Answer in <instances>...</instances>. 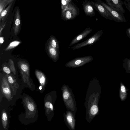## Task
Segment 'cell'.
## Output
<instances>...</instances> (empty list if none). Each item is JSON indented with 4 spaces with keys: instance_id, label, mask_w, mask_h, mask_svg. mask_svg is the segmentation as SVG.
<instances>
[{
    "instance_id": "1",
    "label": "cell",
    "mask_w": 130,
    "mask_h": 130,
    "mask_svg": "<svg viewBox=\"0 0 130 130\" xmlns=\"http://www.w3.org/2000/svg\"><path fill=\"white\" fill-rule=\"evenodd\" d=\"M93 58L91 56H86L76 58L67 62L65 66L68 68H75L83 66L91 62Z\"/></svg>"
},
{
    "instance_id": "2",
    "label": "cell",
    "mask_w": 130,
    "mask_h": 130,
    "mask_svg": "<svg viewBox=\"0 0 130 130\" xmlns=\"http://www.w3.org/2000/svg\"><path fill=\"white\" fill-rule=\"evenodd\" d=\"M103 33L102 30L99 31L86 40L73 46L72 48L73 50H75L86 46L92 45L99 40Z\"/></svg>"
},
{
    "instance_id": "3",
    "label": "cell",
    "mask_w": 130,
    "mask_h": 130,
    "mask_svg": "<svg viewBox=\"0 0 130 130\" xmlns=\"http://www.w3.org/2000/svg\"><path fill=\"white\" fill-rule=\"evenodd\" d=\"M79 13L78 8L71 2L69 4L68 9L61 17L62 19L65 21L71 20L74 19Z\"/></svg>"
},
{
    "instance_id": "4",
    "label": "cell",
    "mask_w": 130,
    "mask_h": 130,
    "mask_svg": "<svg viewBox=\"0 0 130 130\" xmlns=\"http://www.w3.org/2000/svg\"><path fill=\"white\" fill-rule=\"evenodd\" d=\"M13 19L12 28L15 35H17L21 26V19L20 9L18 6L15 7Z\"/></svg>"
},
{
    "instance_id": "5",
    "label": "cell",
    "mask_w": 130,
    "mask_h": 130,
    "mask_svg": "<svg viewBox=\"0 0 130 130\" xmlns=\"http://www.w3.org/2000/svg\"><path fill=\"white\" fill-rule=\"evenodd\" d=\"M94 9L97 10L103 17L107 19L113 20V19L109 12L98 1L90 2Z\"/></svg>"
},
{
    "instance_id": "6",
    "label": "cell",
    "mask_w": 130,
    "mask_h": 130,
    "mask_svg": "<svg viewBox=\"0 0 130 130\" xmlns=\"http://www.w3.org/2000/svg\"><path fill=\"white\" fill-rule=\"evenodd\" d=\"M98 1L112 15L114 21L119 22H125L126 21L124 16L121 14L116 10L113 9L107 4L102 2L101 0Z\"/></svg>"
},
{
    "instance_id": "7",
    "label": "cell",
    "mask_w": 130,
    "mask_h": 130,
    "mask_svg": "<svg viewBox=\"0 0 130 130\" xmlns=\"http://www.w3.org/2000/svg\"><path fill=\"white\" fill-rule=\"evenodd\" d=\"M111 7L116 10L121 14L123 15L125 11L123 7V2L122 0H104Z\"/></svg>"
},
{
    "instance_id": "8",
    "label": "cell",
    "mask_w": 130,
    "mask_h": 130,
    "mask_svg": "<svg viewBox=\"0 0 130 130\" xmlns=\"http://www.w3.org/2000/svg\"><path fill=\"white\" fill-rule=\"evenodd\" d=\"M17 0H15L8 5V6L0 13L1 23L4 22L9 15L12 13L15 3Z\"/></svg>"
},
{
    "instance_id": "9",
    "label": "cell",
    "mask_w": 130,
    "mask_h": 130,
    "mask_svg": "<svg viewBox=\"0 0 130 130\" xmlns=\"http://www.w3.org/2000/svg\"><path fill=\"white\" fill-rule=\"evenodd\" d=\"M93 29L90 27L86 28L81 33L76 36L72 40L70 43L69 47L72 46L77 43L86 37L92 31Z\"/></svg>"
},
{
    "instance_id": "10",
    "label": "cell",
    "mask_w": 130,
    "mask_h": 130,
    "mask_svg": "<svg viewBox=\"0 0 130 130\" xmlns=\"http://www.w3.org/2000/svg\"><path fill=\"white\" fill-rule=\"evenodd\" d=\"M82 5L84 13L87 16L91 17L95 16V11L90 1H83Z\"/></svg>"
},
{
    "instance_id": "11",
    "label": "cell",
    "mask_w": 130,
    "mask_h": 130,
    "mask_svg": "<svg viewBox=\"0 0 130 130\" xmlns=\"http://www.w3.org/2000/svg\"><path fill=\"white\" fill-rule=\"evenodd\" d=\"M47 51L51 58L54 61L56 62L59 58V51L49 45L47 47Z\"/></svg>"
},
{
    "instance_id": "12",
    "label": "cell",
    "mask_w": 130,
    "mask_h": 130,
    "mask_svg": "<svg viewBox=\"0 0 130 130\" xmlns=\"http://www.w3.org/2000/svg\"><path fill=\"white\" fill-rule=\"evenodd\" d=\"M128 89L125 85L121 82L119 90V95L120 99L122 101H125L126 99Z\"/></svg>"
},
{
    "instance_id": "13",
    "label": "cell",
    "mask_w": 130,
    "mask_h": 130,
    "mask_svg": "<svg viewBox=\"0 0 130 130\" xmlns=\"http://www.w3.org/2000/svg\"><path fill=\"white\" fill-rule=\"evenodd\" d=\"M18 63L22 72L28 75L29 66L28 64L25 61H19Z\"/></svg>"
},
{
    "instance_id": "14",
    "label": "cell",
    "mask_w": 130,
    "mask_h": 130,
    "mask_svg": "<svg viewBox=\"0 0 130 130\" xmlns=\"http://www.w3.org/2000/svg\"><path fill=\"white\" fill-rule=\"evenodd\" d=\"M48 45L52 47L59 51V42L55 37L52 36L51 37L49 41Z\"/></svg>"
},
{
    "instance_id": "15",
    "label": "cell",
    "mask_w": 130,
    "mask_h": 130,
    "mask_svg": "<svg viewBox=\"0 0 130 130\" xmlns=\"http://www.w3.org/2000/svg\"><path fill=\"white\" fill-rule=\"evenodd\" d=\"M72 0H60L61 3V17L68 9L69 5Z\"/></svg>"
},
{
    "instance_id": "16",
    "label": "cell",
    "mask_w": 130,
    "mask_h": 130,
    "mask_svg": "<svg viewBox=\"0 0 130 130\" xmlns=\"http://www.w3.org/2000/svg\"><path fill=\"white\" fill-rule=\"evenodd\" d=\"M35 72L36 76L40 83L42 85H44L45 81V78L44 75L41 72L37 70H36Z\"/></svg>"
},
{
    "instance_id": "17",
    "label": "cell",
    "mask_w": 130,
    "mask_h": 130,
    "mask_svg": "<svg viewBox=\"0 0 130 130\" xmlns=\"http://www.w3.org/2000/svg\"><path fill=\"white\" fill-rule=\"evenodd\" d=\"M21 43V42L18 41H14L10 43L8 46L5 49V51L10 50L19 45Z\"/></svg>"
},
{
    "instance_id": "18",
    "label": "cell",
    "mask_w": 130,
    "mask_h": 130,
    "mask_svg": "<svg viewBox=\"0 0 130 130\" xmlns=\"http://www.w3.org/2000/svg\"><path fill=\"white\" fill-rule=\"evenodd\" d=\"M98 111V108L97 106L96 105H93L90 109V113L93 115L96 114Z\"/></svg>"
},
{
    "instance_id": "19",
    "label": "cell",
    "mask_w": 130,
    "mask_h": 130,
    "mask_svg": "<svg viewBox=\"0 0 130 130\" xmlns=\"http://www.w3.org/2000/svg\"><path fill=\"white\" fill-rule=\"evenodd\" d=\"M9 65L11 70L14 74H16V70L13 61L11 59H9Z\"/></svg>"
},
{
    "instance_id": "20",
    "label": "cell",
    "mask_w": 130,
    "mask_h": 130,
    "mask_svg": "<svg viewBox=\"0 0 130 130\" xmlns=\"http://www.w3.org/2000/svg\"><path fill=\"white\" fill-rule=\"evenodd\" d=\"M6 6L5 2L2 0H0V13L6 8Z\"/></svg>"
},
{
    "instance_id": "21",
    "label": "cell",
    "mask_w": 130,
    "mask_h": 130,
    "mask_svg": "<svg viewBox=\"0 0 130 130\" xmlns=\"http://www.w3.org/2000/svg\"><path fill=\"white\" fill-rule=\"evenodd\" d=\"M123 2L126 8L130 11V0H124Z\"/></svg>"
},
{
    "instance_id": "22",
    "label": "cell",
    "mask_w": 130,
    "mask_h": 130,
    "mask_svg": "<svg viewBox=\"0 0 130 130\" xmlns=\"http://www.w3.org/2000/svg\"><path fill=\"white\" fill-rule=\"evenodd\" d=\"M3 91L4 93L6 94H10L11 93L10 89L7 87L4 88L3 89Z\"/></svg>"
},
{
    "instance_id": "23",
    "label": "cell",
    "mask_w": 130,
    "mask_h": 130,
    "mask_svg": "<svg viewBox=\"0 0 130 130\" xmlns=\"http://www.w3.org/2000/svg\"><path fill=\"white\" fill-rule=\"evenodd\" d=\"M70 96L69 93L67 91L64 92L63 94V98L64 99H67Z\"/></svg>"
},
{
    "instance_id": "24",
    "label": "cell",
    "mask_w": 130,
    "mask_h": 130,
    "mask_svg": "<svg viewBox=\"0 0 130 130\" xmlns=\"http://www.w3.org/2000/svg\"><path fill=\"white\" fill-rule=\"evenodd\" d=\"M27 107L29 110L31 111H32L34 110V105L31 103L28 104Z\"/></svg>"
},
{
    "instance_id": "25",
    "label": "cell",
    "mask_w": 130,
    "mask_h": 130,
    "mask_svg": "<svg viewBox=\"0 0 130 130\" xmlns=\"http://www.w3.org/2000/svg\"><path fill=\"white\" fill-rule=\"evenodd\" d=\"M4 71L7 74H9L10 73L11 71L10 69L6 67H4L3 68Z\"/></svg>"
},
{
    "instance_id": "26",
    "label": "cell",
    "mask_w": 130,
    "mask_h": 130,
    "mask_svg": "<svg viewBox=\"0 0 130 130\" xmlns=\"http://www.w3.org/2000/svg\"><path fill=\"white\" fill-rule=\"evenodd\" d=\"M3 1L5 4H6L7 6L8 5L10 4L12 2H13L15 0H2Z\"/></svg>"
},
{
    "instance_id": "27",
    "label": "cell",
    "mask_w": 130,
    "mask_h": 130,
    "mask_svg": "<svg viewBox=\"0 0 130 130\" xmlns=\"http://www.w3.org/2000/svg\"><path fill=\"white\" fill-rule=\"evenodd\" d=\"M67 119L68 122L69 123H71L72 121V117L71 116L68 115L67 117Z\"/></svg>"
},
{
    "instance_id": "28",
    "label": "cell",
    "mask_w": 130,
    "mask_h": 130,
    "mask_svg": "<svg viewBox=\"0 0 130 130\" xmlns=\"http://www.w3.org/2000/svg\"><path fill=\"white\" fill-rule=\"evenodd\" d=\"M7 116L5 112H4L2 115V119L4 121H6L7 119Z\"/></svg>"
},
{
    "instance_id": "29",
    "label": "cell",
    "mask_w": 130,
    "mask_h": 130,
    "mask_svg": "<svg viewBox=\"0 0 130 130\" xmlns=\"http://www.w3.org/2000/svg\"><path fill=\"white\" fill-rule=\"evenodd\" d=\"M8 80L9 82L11 84H12L14 83V80L11 76H9L8 77Z\"/></svg>"
},
{
    "instance_id": "30",
    "label": "cell",
    "mask_w": 130,
    "mask_h": 130,
    "mask_svg": "<svg viewBox=\"0 0 130 130\" xmlns=\"http://www.w3.org/2000/svg\"><path fill=\"white\" fill-rule=\"evenodd\" d=\"M50 103L49 102H47L45 104V107L48 108H50Z\"/></svg>"
},
{
    "instance_id": "31",
    "label": "cell",
    "mask_w": 130,
    "mask_h": 130,
    "mask_svg": "<svg viewBox=\"0 0 130 130\" xmlns=\"http://www.w3.org/2000/svg\"><path fill=\"white\" fill-rule=\"evenodd\" d=\"M128 62V67L127 69L126 70V72L128 73H130V60Z\"/></svg>"
},
{
    "instance_id": "32",
    "label": "cell",
    "mask_w": 130,
    "mask_h": 130,
    "mask_svg": "<svg viewBox=\"0 0 130 130\" xmlns=\"http://www.w3.org/2000/svg\"><path fill=\"white\" fill-rule=\"evenodd\" d=\"M4 41L3 38L1 37L0 38V42L1 44Z\"/></svg>"
},
{
    "instance_id": "33",
    "label": "cell",
    "mask_w": 130,
    "mask_h": 130,
    "mask_svg": "<svg viewBox=\"0 0 130 130\" xmlns=\"http://www.w3.org/2000/svg\"><path fill=\"white\" fill-rule=\"evenodd\" d=\"M128 32H129V34L130 35V28L128 29Z\"/></svg>"
},
{
    "instance_id": "34",
    "label": "cell",
    "mask_w": 130,
    "mask_h": 130,
    "mask_svg": "<svg viewBox=\"0 0 130 130\" xmlns=\"http://www.w3.org/2000/svg\"><path fill=\"white\" fill-rule=\"evenodd\" d=\"M42 87L41 86H40L39 87V89L40 90H41L42 89Z\"/></svg>"
},
{
    "instance_id": "35",
    "label": "cell",
    "mask_w": 130,
    "mask_h": 130,
    "mask_svg": "<svg viewBox=\"0 0 130 130\" xmlns=\"http://www.w3.org/2000/svg\"><path fill=\"white\" fill-rule=\"evenodd\" d=\"M92 0L94 1H99L100 0Z\"/></svg>"
}]
</instances>
